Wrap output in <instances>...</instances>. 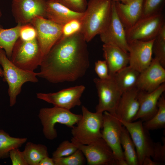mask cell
<instances>
[{
  "label": "cell",
  "mask_w": 165,
  "mask_h": 165,
  "mask_svg": "<svg viewBox=\"0 0 165 165\" xmlns=\"http://www.w3.org/2000/svg\"><path fill=\"white\" fill-rule=\"evenodd\" d=\"M86 42L80 31L61 36L44 57L38 77L57 83L83 76L90 66Z\"/></svg>",
  "instance_id": "1"
},
{
  "label": "cell",
  "mask_w": 165,
  "mask_h": 165,
  "mask_svg": "<svg viewBox=\"0 0 165 165\" xmlns=\"http://www.w3.org/2000/svg\"><path fill=\"white\" fill-rule=\"evenodd\" d=\"M112 0H89L81 20L80 31L87 42L99 35L105 27L109 18Z\"/></svg>",
  "instance_id": "2"
},
{
  "label": "cell",
  "mask_w": 165,
  "mask_h": 165,
  "mask_svg": "<svg viewBox=\"0 0 165 165\" xmlns=\"http://www.w3.org/2000/svg\"><path fill=\"white\" fill-rule=\"evenodd\" d=\"M0 64L2 68L3 80L8 85L10 106L12 107L16 104L17 97L20 93L24 83L28 82L35 83L38 81L37 73L25 70L16 66L1 48Z\"/></svg>",
  "instance_id": "3"
},
{
  "label": "cell",
  "mask_w": 165,
  "mask_h": 165,
  "mask_svg": "<svg viewBox=\"0 0 165 165\" xmlns=\"http://www.w3.org/2000/svg\"><path fill=\"white\" fill-rule=\"evenodd\" d=\"M82 117L71 130V140L80 144L88 145L102 138L101 129L103 123V113L89 111L82 107Z\"/></svg>",
  "instance_id": "4"
},
{
  "label": "cell",
  "mask_w": 165,
  "mask_h": 165,
  "mask_svg": "<svg viewBox=\"0 0 165 165\" xmlns=\"http://www.w3.org/2000/svg\"><path fill=\"white\" fill-rule=\"evenodd\" d=\"M38 116L42 126L43 133L45 138L53 140L57 136V131L54 128L57 123L72 128L81 119L82 114H74L70 110L54 106L41 108Z\"/></svg>",
  "instance_id": "5"
},
{
  "label": "cell",
  "mask_w": 165,
  "mask_h": 165,
  "mask_svg": "<svg viewBox=\"0 0 165 165\" xmlns=\"http://www.w3.org/2000/svg\"><path fill=\"white\" fill-rule=\"evenodd\" d=\"M43 57L37 38L25 41L19 38L14 46L10 60L20 68L34 71L40 66Z\"/></svg>",
  "instance_id": "6"
},
{
  "label": "cell",
  "mask_w": 165,
  "mask_h": 165,
  "mask_svg": "<svg viewBox=\"0 0 165 165\" xmlns=\"http://www.w3.org/2000/svg\"><path fill=\"white\" fill-rule=\"evenodd\" d=\"M164 24V16L162 13L141 17L132 26L125 28L127 42L154 39Z\"/></svg>",
  "instance_id": "7"
},
{
  "label": "cell",
  "mask_w": 165,
  "mask_h": 165,
  "mask_svg": "<svg viewBox=\"0 0 165 165\" xmlns=\"http://www.w3.org/2000/svg\"><path fill=\"white\" fill-rule=\"evenodd\" d=\"M102 138L112 150L119 165H127L120 142L123 125L115 115L107 112H103Z\"/></svg>",
  "instance_id": "8"
},
{
  "label": "cell",
  "mask_w": 165,
  "mask_h": 165,
  "mask_svg": "<svg viewBox=\"0 0 165 165\" xmlns=\"http://www.w3.org/2000/svg\"><path fill=\"white\" fill-rule=\"evenodd\" d=\"M93 80L99 97L98 103L95 108L96 112H107L116 116V108L123 93L111 76L106 79L95 78Z\"/></svg>",
  "instance_id": "9"
},
{
  "label": "cell",
  "mask_w": 165,
  "mask_h": 165,
  "mask_svg": "<svg viewBox=\"0 0 165 165\" xmlns=\"http://www.w3.org/2000/svg\"><path fill=\"white\" fill-rule=\"evenodd\" d=\"M128 130L135 145L139 165H142L146 157H152L154 142L148 130L144 127L143 122L138 120L128 122L119 119Z\"/></svg>",
  "instance_id": "10"
},
{
  "label": "cell",
  "mask_w": 165,
  "mask_h": 165,
  "mask_svg": "<svg viewBox=\"0 0 165 165\" xmlns=\"http://www.w3.org/2000/svg\"><path fill=\"white\" fill-rule=\"evenodd\" d=\"M80 150L89 165H117V160L113 152L102 138L88 145L78 143L71 139Z\"/></svg>",
  "instance_id": "11"
},
{
  "label": "cell",
  "mask_w": 165,
  "mask_h": 165,
  "mask_svg": "<svg viewBox=\"0 0 165 165\" xmlns=\"http://www.w3.org/2000/svg\"><path fill=\"white\" fill-rule=\"evenodd\" d=\"M31 23L36 30L37 39L44 57L61 37L63 26L41 17L35 18Z\"/></svg>",
  "instance_id": "12"
},
{
  "label": "cell",
  "mask_w": 165,
  "mask_h": 165,
  "mask_svg": "<svg viewBox=\"0 0 165 165\" xmlns=\"http://www.w3.org/2000/svg\"><path fill=\"white\" fill-rule=\"evenodd\" d=\"M112 1L109 18L105 28L99 35L100 38L103 44L117 46L128 52V43L125 28L117 14L115 2Z\"/></svg>",
  "instance_id": "13"
},
{
  "label": "cell",
  "mask_w": 165,
  "mask_h": 165,
  "mask_svg": "<svg viewBox=\"0 0 165 165\" xmlns=\"http://www.w3.org/2000/svg\"><path fill=\"white\" fill-rule=\"evenodd\" d=\"M46 3L47 0H13L11 10L16 22L22 25L37 17L46 18Z\"/></svg>",
  "instance_id": "14"
},
{
  "label": "cell",
  "mask_w": 165,
  "mask_h": 165,
  "mask_svg": "<svg viewBox=\"0 0 165 165\" xmlns=\"http://www.w3.org/2000/svg\"><path fill=\"white\" fill-rule=\"evenodd\" d=\"M85 89L83 85H79L62 90L54 93H38L37 97L54 106L68 110L79 106L80 98Z\"/></svg>",
  "instance_id": "15"
},
{
  "label": "cell",
  "mask_w": 165,
  "mask_h": 165,
  "mask_svg": "<svg viewBox=\"0 0 165 165\" xmlns=\"http://www.w3.org/2000/svg\"><path fill=\"white\" fill-rule=\"evenodd\" d=\"M155 39L148 41L135 40L128 42L129 65L140 73L146 69L152 61Z\"/></svg>",
  "instance_id": "16"
},
{
  "label": "cell",
  "mask_w": 165,
  "mask_h": 165,
  "mask_svg": "<svg viewBox=\"0 0 165 165\" xmlns=\"http://www.w3.org/2000/svg\"><path fill=\"white\" fill-rule=\"evenodd\" d=\"M164 83L165 68L154 57L149 66L140 73L136 87L139 90L150 92Z\"/></svg>",
  "instance_id": "17"
},
{
  "label": "cell",
  "mask_w": 165,
  "mask_h": 165,
  "mask_svg": "<svg viewBox=\"0 0 165 165\" xmlns=\"http://www.w3.org/2000/svg\"><path fill=\"white\" fill-rule=\"evenodd\" d=\"M165 90V83L150 92L139 90V107L133 121L140 119L145 122L152 118L157 112L158 101Z\"/></svg>",
  "instance_id": "18"
},
{
  "label": "cell",
  "mask_w": 165,
  "mask_h": 165,
  "mask_svg": "<svg viewBox=\"0 0 165 165\" xmlns=\"http://www.w3.org/2000/svg\"><path fill=\"white\" fill-rule=\"evenodd\" d=\"M139 90L135 87L123 92L116 111V116L119 119L133 122L139 109L138 95Z\"/></svg>",
  "instance_id": "19"
},
{
  "label": "cell",
  "mask_w": 165,
  "mask_h": 165,
  "mask_svg": "<svg viewBox=\"0 0 165 165\" xmlns=\"http://www.w3.org/2000/svg\"><path fill=\"white\" fill-rule=\"evenodd\" d=\"M114 2L117 14L125 28L132 26L141 17L143 0Z\"/></svg>",
  "instance_id": "20"
},
{
  "label": "cell",
  "mask_w": 165,
  "mask_h": 165,
  "mask_svg": "<svg viewBox=\"0 0 165 165\" xmlns=\"http://www.w3.org/2000/svg\"><path fill=\"white\" fill-rule=\"evenodd\" d=\"M83 14L72 11L57 1L47 0L46 18L58 24L63 26L74 19L81 20Z\"/></svg>",
  "instance_id": "21"
},
{
  "label": "cell",
  "mask_w": 165,
  "mask_h": 165,
  "mask_svg": "<svg viewBox=\"0 0 165 165\" xmlns=\"http://www.w3.org/2000/svg\"><path fill=\"white\" fill-rule=\"evenodd\" d=\"M103 56L111 76L129 64L128 52L116 46L103 44Z\"/></svg>",
  "instance_id": "22"
},
{
  "label": "cell",
  "mask_w": 165,
  "mask_h": 165,
  "mask_svg": "<svg viewBox=\"0 0 165 165\" xmlns=\"http://www.w3.org/2000/svg\"><path fill=\"white\" fill-rule=\"evenodd\" d=\"M139 74V72L129 65L111 76L123 93L136 87Z\"/></svg>",
  "instance_id": "23"
},
{
  "label": "cell",
  "mask_w": 165,
  "mask_h": 165,
  "mask_svg": "<svg viewBox=\"0 0 165 165\" xmlns=\"http://www.w3.org/2000/svg\"><path fill=\"white\" fill-rule=\"evenodd\" d=\"M21 26L17 24L16 26L10 28H0V48L4 50L10 60L14 46L19 38Z\"/></svg>",
  "instance_id": "24"
},
{
  "label": "cell",
  "mask_w": 165,
  "mask_h": 165,
  "mask_svg": "<svg viewBox=\"0 0 165 165\" xmlns=\"http://www.w3.org/2000/svg\"><path fill=\"white\" fill-rule=\"evenodd\" d=\"M120 142L127 165H139L136 149L128 130L123 126Z\"/></svg>",
  "instance_id": "25"
},
{
  "label": "cell",
  "mask_w": 165,
  "mask_h": 165,
  "mask_svg": "<svg viewBox=\"0 0 165 165\" xmlns=\"http://www.w3.org/2000/svg\"><path fill=\"white\" fill-rule=\"evenodd\" d=\"M27 141L26 138L12 137L5 131L0 130V159L9 157L10 152L19 148Z\"/></svg>",
  "instance_id": "26"
},
{
  "label": "cell",
  "mask_w": 165,
  "mask_h": 165,
  "mask_svg": "<svg viewBox=\"0 0 165 165\" xmlns=\"http://www.w3.org/2000/svg\"><path fill=\"white\" fill-rule=\"evenodd\" d=\"M28 165H38L41 160L48 156L47 147L45 145L28 142L23 151Z\"/></svg>",
  "instance_id": "27"
},
{
  "label": "cell",
  "mask_w": 165,
  "mask_h": 165,
  "mask_svg": "<svg viewBox=\"0 0 165 165\" xmlns=\"http://www.w3.org/2000/svg\"><path fill=\"white\" fill-rule=\"evenodd\" d=\"M158 110L150 119L144 122V127L147 130H157L165 127V98L163 94L157 103Z\"/></svg>",
  "instance_id": "28"
},
{
  "label": "cell",
  "mask_w": 165,
  "mask_h": 165,
  "mask_svg": "<svg viewBox=\"0 0 165 165\" xmlns=\"http://www.w3.org/2000/svg\"><path fill=\"white\" fill-rule=\"evenodd\" d=\"M153 53L161 65L165 68V24L160 29L155 38L152 47Z\"/></svg>",
  "instance_id": "29"
},
{
  "label": "cell",
  "mask_w": 165,
  "mask_h": 165,
  "mask_svg": "<svg viewBox=\"0 0 165 165\" xmlns=\"http://www.w3.org/2000/svg\"><path fill=\"white\" fill-rule=\"evenodd\" d=\"M53 158L55 165H82L85 164L86 161L84 155L78 149L68 156Z\"/></svg>",
  "instance_id": "30"
},
{
  "label": "cell",
  "mask_w": 165,
  "mask_h": 165,
  "mask_svg": "<svg viewBox=\"0 0 165 165\" xmlns=\"http://www.w3.org/2000/svg\"><path fill=\"white\" fill-rule=\"evenodd\" d=\"M165 2V0H143L141 17L162 13Z\"/></svg>",
  "instance_id": "31"
},
{
  "label": "cell",
  "mask_w": 165,
  "mask_h": 165,
  "mask_svg": "<svg viewBox=\"0 0 165 165\" xmlns=\"http://www.w3.org/2000/svg\"><path fill=\"white\" fill-rule=\"evenodd\" d=\"M78 149L72 141L65 140L62 142L52 154L53 158L65 157L75 152Z\"/></svg>",
  "instance_id": "32"
},
{
  "label": "cell",
  "mask_w": 165,
  "mask_h": 165,
  "mask_svg": "<svg viewBox=\"0 0 165 165\" xmlns=\"http://www.w3.org/2000/svg\"><path fill=\"white\" fill-rule=\"evenodd\" d=\"M37 33L34 27L31 23L21 25L19 38L25 41L33 40L37 38Z\"/></svg>",
  "instance_id": "33"
},
{
  "label": "cell",
  "mask_w": 165,
  "mask_h": 165,
  "mask_svg": "<svg viewBox=\"0 0 165 165\" xmlns=\"http://www.w3.org/2000/svg\"><path fill=\"white\" fill-rule=\"evenodd\" d=\"M57 1L72 11L79 13H84L87 4L86 0H58Z\"/></svg>",
  "instance_id": "34"
},
{
  "label": "cell",
  "mask_w": 165,
  "mask_h": 165,
  "mask_svg": "<svg viewBox=\"0 0 165 165\" xmlns=\"http://www.w3.org/2000/svg\"><path fill=\"white\" fill-rule=\"evenodd\" d=\"M163 144L160 142H154L153 154L152 158L153 160L161 164L165 161V139H163Z\"/></svg>",
  "instance_id": "35"
},
{
  "label": "cell",
  "mask_w": 165,
  "mask_h": 165,
  "mask_svg": "<svg viewBox=\"0 0 165 165\" xmlns=\"http://www.w3.org/2000/svg\"><path fill=\"white\" fill-rule=\"evenodd\" d=\"M94 70L98 78L101 79H109L108 69L106 61L104 60H98L95 63Z\"/></svg>",
  "instance_id": "36"
},
{
  "label": "cell",
  "mask_w": 165,
  "mask_h": 165,
  "mask_svg": "<svg viewBox=\"0 0 165 165\" xmlns=\"http://www.w3.org/2000/svg\"><path fill=\"white\" fill-rule=\"evenodd\" d=\"M9 157L13 165H28L23 152L20 151L18 148L11 150Z\"/></svg>",
  "instance_id": "37"
},
{
  "label": "cell",
  "mask_w": 165,
  "mask_h": 165,
  "mask_svg": "<svg viewBox=\"0 0 165 165\" xmlns=\"http://www.w3.org/2000/svg\"><path fill=\"white\" fill-rule=\"evenodd\" d=\"M38 165H55L53 158L46 156L42 158L40 162Z\"/></svg>",
  "instance_id": "38"
},
{
  "label": "cell",
  "mask_w": 165,
  "mask_h": 165,
  "mask_svg": "<svg viewBox=\"0 0 165 165\" xmlns=\"http://www.w3.org/2000/svg\"><path fill=\"white\" fill-rule=\"evenodd\" d=\"M162 164L160 163L157 162L152 160L151 157H145L142 163V165H160Z\"/></svg>",
  "instance_id": "39"
},
{
  "label": "cell",
  "mask_w": 165,
  "mask_h": 165,
  "mask_svg": "<svg viewBox=\"0 0 165 165\" xmlns=\"http://www.w3.org/2000/svg\"><path fill=\"white\" fill-rule=\"evenodd\" d=\"M114 1L120 2L122 3H125L131 0H112Z\"/></svg>",
  "instance_id": "40"
},
{
  "label": "cell",
  "mask_w": 165,
  "mask_h": 165,
  "mask_svg": "<svg viewBox=\"0 0 165 165\" xmlns=\"http://www.w3.org/2000/svg\"><path fill=\"white\" fill-rule=\"evenodd\" d=\"M0 77H3V72L2 69L0 67Z\"/></svg>",
  "instance_id": "41"
},
{
  "label": "cell",
  "mask_w": 165,
  "mask_h": 165,
  "mask_svg": "<svg viewBox=\"0 0 165 165\" xmlns=\"http://www.w3.org/2000/svg\"><path fill=\"white\" fill-rule=\"evenodd\" d=\"M2 16V12L1 9V8H0V18ZM2 28V26L0 24V28Z\"/></svg>",
  "instance_id": "42"
},
{
  "label": "cell",
  "mask_w": 165,
  "mask_h": 165,
  "mask_svg": "<svg viewBox=\"0 0 165 165\" xmlns=\"http://www.w3.org/2000/svg\"><path fill=\"white\" fill-rule=\"evenodd\" d=\"M56 1H58V0H55Z\"/></svg>",
  "instance_id": "43"
}]
</instances>
